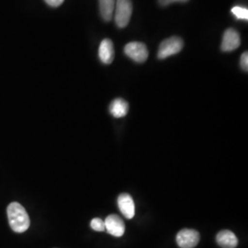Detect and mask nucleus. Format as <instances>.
<instances>
[{"instance_id":"obj_2","label":"nucleus","mask_w":248,"mask_h":248,"mask_svg":"<svg viewBox=\"0 0 248 248\" xmlns=\"http://www.w3.org/2000/svg\"><path fill=\"white\" fill-rule=\"evenodd\" d=\"M133 14V3L131 0H116L114 20L116 25L123 29L129 24Z\"/></svg>"},{"instance_id":"obj_13","label":"nucleus","mask_w":248,"mask_h":248,"mask_svg":"<svg viewBox=\"0 0 248 248\" xmlns=\"http://www.w3.org/2000/svg\"><path fill=\"white\" fill-rule=\"evenodd\" d=\"M232 14L237 18L242 20H248V9L241 6H235L231 10Z\"/></svg>"},{"instance_id":"obj_5","label":"nucleus","mask_w":248,"mask_h":248,"mask_svg":"<svg viewBox=\"0 0 248 248\" xmlns=\"http://www.w3.org/2000/svg\"><path fill=\"white\" fill-rule=\"evenodd\" d=\"M201 239L198 231L193 229H182L177 234V246L180 248H194Z\"/></svg>"},{"instance_id":"obj_4","label":"nucleus","mask_w":248,"mask_h":248,"mask_svg":"<svg viewBox=\"0 0 248 248\" xmlns=\"http://www.w3.org/2000/svg\"><path fill=\"white\" fill-rule=\"evenodd\" d=\"M124 53L136 62H145L148 58L147 47L142 43L133 42L127 44L124 47Z\"/></svg>"},{"instance_id":"obj_8","label":"nucleus","mask_w":248,"mask_h":248,"mask_svg":"<svg viewBox=\"0 0 248 248\" xmlns=\"http://www.w3.org/2000/svg\"><path fill=\"white\" fill-rule=\"evenodd\" d=\"M118 207L121 213L127 219H133L135 214V205L132 196L123 193L118 197Z\"/></svg>"},{"instance_id":"obj_3","label":"nucleus","mask_w":248,"mask_h":248,"mask_svg":"<svg viewBox=\"0 0 248 248\" xmlns=\"http://www.w3.org/2000/svg\"><path fill=\"white\" fill-rule=\"evenodd\" d=\"M183 46H184V42L181 38L177 36L169 38L161 43L158 49L157 57L161 60L166 59L171 55L179 53L182 50Z\"/></svg>"},{"instance_id":"obj_9","label":"nucleus","mask_w":248,"mask_h":248,"mask_svg":"<svg viewBox=\"0 0 248 248\" xmlns=\"http://www.w3.org/2000/svg\"><path fill=\"white\" fill-rule=\"evenodd\" d=\"M98 56L100 61L105 64H109L113 62L114 47L113 43L110 40L105 39L101 42L98 49Z\"/></svg>"},{"instance_id":"obj_14","label":"nucleus","mask_w":248,"mask_h":248,"mask_svg":"<svg viewBox=\"0 0 248 248\" xmlns=\"http://www.w3.org/2000/svg\"><path fill=\"white\" fill-rule=\"evenodd\" d=\"M90 226L93 230L97 231V232H104L106 230L105 222L100 218H94L90 222Z\"/></svg>"},{"instance_id":"obj_12","label":"nucleus","mask_w":248,"mask_h":248,"mask_svg":"<svg viewBox=\"0 0 248 248\" xmlns=\"http://www.w3.org/2000/svg\"><path fill=\"white\" fill-rule=\"evenodd\" d=\"M99 1V11L102 18L105 21H110L113 17L115 9L116 0H98Z\"/></svg>"},{"instance_id":"obj_1","label":"nucleus","mask_w":248,"mask_h":248,"mask_svg":"<svg viewBox=\"0 0 248 248\" xmlns=\"http://www.w3.org/2000/svg\"><path fill=\"white\" fill-rule=\"evenodd\" d=\"M8 218L11 229L16 232H26L30 225L31 221L30 217L27 213L25 208L18 203V202H12L9 204L7 208Z\"/></svg>"},{"instance_id":"obj_6","label":"nucleus","mask_w":248,"mask_h":248,"mask_svg":"<svg viewBox=\"0 0 248 248\" xmlns=\"http://www.w3.org/2000/svg\"><path fill=\"white\" fill-rule=\"evenodd\" d=\"M106 231L115 237L123 236L125 232V224L124 220L117 214H110L104 221Z\"/></svg>"},{"instance_id":"obj_16","label":"nucleus","mask_w":248,"mask_h":248,"mask_svg":"<svg viewBox=\"0 0 248 248\" xmlns=\"http://www.w3.org/2000/svg\"><path fill=\"white\" fill-rule=\"evenodd\" d=\"M45 1L47 5L53 7V8H57L62 5L64 0H45Z\"/></svg>"},{"instance_id":"obj_10","label":"nucleus","mask_w":248,"mask_h":248,"mask_svg":"<svg viewBox=\"0 0 248 248\" xmlns=\"http://www.w3.org/2000/svg\"><path fill=\"white\" fill-rule=\"evenodd\" d=\"M218 245L222 248H235L238 245L236 235L230 230H222L216 236Z\"/></svg>"},{"instance_id":"obj_11","label":"nucleus","mask_w":248,"mask_h":248,"mask_svg":"<svg viewBox=\"0 0 248 248\" xmlns=\"http://www.w3.org/2000/svg\"><path fill=\"white\" fill-rule=\"evenodd\" d=\"M129 110L128 103L123 98H116L109 105V112L114 118H123Z\"/></svg>"},{"instance_id":"obj_7","label":"nucleus","mask_w":248,"mask_h":248,"mask_svg":"<svg viewBox=\"0 0 248 248\" xmlns=\"http://www.w3.org/2000/svg\"><path fill=\"white\" fill-rule=\"evenodd\" d=\"M241 44L239 32L234 29H227L222 38V51L232 52L236 50Z\"/></svg>"},{"instance_id":"obj_17","label":"nucleus","mask_w":248,"mask_h":248,"mask_svg":"<svg viewBox=\"0 0 248 248\" xmlns=\"http://www.w3.org/2000/svg\"><path fill=\"white\" fill-rule=\"evenodd\" d=\"M187 1L188 0H158L160 5L163 6V7H167V6H169V5L172 4V3H175V2H182V3H184V2H187Z\"/></svg>"},{"instance_id":"obj_15","label":"nucleus","mask_w":248,"mask_h":248,"mask_svg":"<svg viewBox=\"0 0 248 248\" xmlns=\"http://www.w3.org/2000/svg\"><path fill=\"white\" fill-rule=\"evenodd\" d=\"M240 64L241 67L244 71H248V52L243 53L241 56V60H240Z\"/></svg>"}]
</instances>
